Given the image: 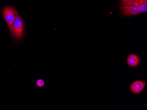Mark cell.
I'll list each match as a JSON object with an SVG mask.
<instances>
[{
	"instance_id": "277c9868",
	"label": "cell",
	"mask_w": 147,
	"mask_h": 110,
	"mask_svg": "<svg viewBox=\"0 0 147 110\" xmlns=\"http://www.w3.org/2000/svg\"><path fill=\"white\" fill-rule=\"evenodd\" d=\"M146 86V83L144 81L137 80L133 82L130 84L129 89L132 93L138 94L142 92Z\"/></svg>"
},
{
	"instance_id": "8992f818",
	"label": "cell",
	"mask_w": 147,
	"mask_h": 110,
	"mask_svg": "<svg viewBox=\"0 0 147 110\" xmlns=\"http://www.w3.org/2000/svg\"><path fill=\"white\" fill-rule=\"evenodd\" d=\"M139 9L138 15L142 13L147 11V3L144 0H139Z\"/></svg>"
},
{
	"instance_id": "9c48e42d",
	"label": "cell",
	"mask_w": 147,
	"mask_h": 110,
	"mask_svg": "<svg viewBox=\"0 0 147 110\" xmlns=\"http://www.w3.org/2000/svg\"><path fill=\"white\" fill-rule=\"evenodd\" d=\"M144 1H145V2H146V3H147V0H144Z\"/></svg>"
},
{
	"instance_id": "7a4b0ae2",
	"label": "cell",
	"mask_w": 147,
	"mask_h": 110,
	"mask_svg": "<svg viewBox=\"0 0 147 110\" xmlns=\"http://www.w3.org/2000/svg\"><path fill=\"white\" fill-rule=\"evenodd\" d=\"M2 15L5 21L9 25H12L19 15L16 10L10 6H6L4 8Z\"/></svg>"
},
{
	"instance_id": "ba28073f",
	"label": "cell",
	"mask_w": 147,
	"mask_h": 110,
	"mask_svg": "<svg viewBox=\"0 0 147 110\" xmlns=\"http://www.w3.org/2000/svg\"><path fill=\"white\" fill-rule=\"evenodd\" d=\"M36 84L39 87H42L45 85V82L43 79H39L36 82Z\"/></svg>"
},
{
	"instance_id": "5b68a950",
	"label": "cell",
	"mask_w": 147,
	"mask_h": 110,
	"mask_svg": "<svg viewBox=\"0 0 147 110\" xmlns=\"http://www.w3.org/2000/svg\"><path fill=\"white\" fill-rule=\"evenodd\" d=\"M126 62L129 67L136 68L139 65L140 59L138 56L136 54H130L127 57Z\"/></svg>"
},
{
	"instance_id": "52a82bcc",
	"label": "cell",
	"mask_w": 147,
	"mask_h": 110,
	"mask_svg": "<svg viewBox=\"0 0 147 110\" xmlns=\"http://www.w3.org/2000/svg\"><path fill=\"white\" fill-rule=\"evenodd\" d=\"M139 0H120V4L121 6L130 5L136 2H138Z\"/></svg>"
},
{
	"instance_id": "6da1fadb",
	"label": "cell",
	"mask_w": 147,
	"mask_h": 110,
	"mask_svg": "<svg viewBox=\"0 0 147 110\" xmlns=\"http://www.w3.org/2000/svg\"><path fill=\"white\" fill-rule=\"evenodd\" d=\"M9 28L13 37L16 40L22 39L24 36V27L23 19L20 15L17 16L12 25H9Z\"/></svg>"
},
{
	"instance_id": "3957f363",
	"label": "cell",
	"mask_w": 147,
	"mask_h": 110,
	"mask_svg": "<svg viewBox=\"0 0 147 110\" xmlns=\"http://www.w3.org/2000/svg\"><path fill=\"white\" fill-rule=\"evenodd\" d=\"M139 3L136 2L130 5L122 6L119 7L121 13L124 16H130L137 15L138 13Z\"/></svg>"
}]
</instances>
